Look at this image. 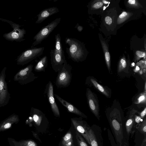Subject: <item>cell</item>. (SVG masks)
I'll return each instance as SVG.
<instances>
[{
    "label": "cell",
    "instance_id": "cell-1",
    "mask_svg": "<svg viewBox=\"0 0 146 146\" xmlns=\"http://www.w3.org/2000/svg\"><path fill=\"white\" fill-rule=\"evenodd\" d=\"M54 48L51 50L50 52V61L52 67L55 72H59L63 68L66 60L61 42L59 34L55 36Z\"/></svg>",
    "mask_w": 146,
    "mask_h": 146
},
{
    "label": "cell",
    "instance_id": "cell-2",
    "mask_svg": "<svg viewBox=\"0 0 146 146\" xmlns=\"http://www.w3.org/2000/svg\"><path fill=\"white\" fill-rule=\"evenodd\" d=\"M65 42L68 45L66 52L70 58L77 62L83 60L86 54L83 44L76 38L69 37L66 38Z\"/></svg>",
    "mask_w": 146,
    "mask_h": 146
},
{
    "label": "cell",
    "instance_id": "cell-3",
    "mask_svg": "<svg viewBox=\"0 0 146 146\" xmlns=\"http://www.w3.org/2000/svg\"><path fill=\"white\" fill-rule=\"evenodd\" d=\"M0 20L9 23L13 29L11 31L3 35V37L5 39L11 41L17 42H21L25 40L23 38L26 34V31L24 28H20L22 25L3 18H0Z\"/></svg>",
    "mask_w": 146,
    "mask_h": 146
},
{
    "label": "cell",
    "instance_id": "cell-4",
    "mask_svg": "<svg viewBox=\"0 0 146 146\" xmlns=\"http://www.w3.org/2000/svg\"><path fill=\"white\" fill-rule=\"evenodd\" d=\"M44 47H33L27 49L17 56L16 59L17 64L24 65L42 54Z\"/></svg>",
    "mask_w": 146,
    "mask_h": 146
},
{
    "label": "cell",
    "instance_id": "cell-5",
    "mask_svg": "<svg viewBox=\"0 0 146 146\" xmlns=\"http://www.w3.org/2000/svg\"><path fill=\"white\" fill-rule=\"evenodd\" d=\"M72 66L66 60L62 70L58 72L56 77L55 84L58 88H65L70 84L72 79Z\"/></svg>",
    "mask_w": 146,
    "mask_h": 146
},
{
    "label": "cell",
    "instance_id": "cell-6",
    "mask_svg": "<svg viewBox=\"0 0 146 146\" xmlns=\"http://www.w3.org/2000/svg\"><path fill=\"white\" fill-rule=\"evenodd\" d=\"M33 65L30 64L20 69L14 76L13 80L22 85L27 84L38 77L33 72Z\"/></svg>",
    "mask_w": 146,
    "mask_h": 146
},
{
    "label": "cell",
    "instance_id": "cell-7",
    "mask_svg": "<svg viewBox=\"0 0 146 146\" xmlns=\"http://www.w3.org/2000/svg\"><path fill=\"white\" fill-rule=\"evenodd\" d=\"M61 18H57L51 22L43 27L40 31L34 37L35 41L31 48L41 43V42L49 35L60 23Z\"/></svg>",
    "mask_w": 146,
    "mask_h": 146
},
{
    "label": "cell",
    "instance_id": "cell-8",
    "mask_svg": "<svg viewBox=\"0 0 146 146\" xmlns=\"http://www.w3.org/2000/svg\"><path fill=\"white\" fill-rule=\"evenodd\" d=\"M6 69V67H4L0 73V107L7 105L11 98L5 80Z\"/></svg>",
    "mask_w": 146,
    "mask_h": 146
},
{
    "label": "cell",
    "instance_id": "cell-9",
    "mask_svg": "<svg viewBox=\"0 0 146 146\" xmlns=\"http://www.w3.org/2000/svg\"><path fill=\"white\" fill-rule=\"evenodd\" d=\"M112 115L110 118V123L117 142L121 145L123 139L121 119L119 116Z\"/></svg>",
    "mask_w": 146,
    "mask_h": 146
},
{
    "label": "cell",
    "instance_id": "cell-10",
    "mask_svg": "<svg viewBox=\"0 0 146 146\" xmlns=\"http://www.w3.org/2000/svg\"><path fill=\"white\" fill-rule=\"evenodd\" d=\"M81 117L72 118L71 121L75 130L81 135L86 141L90 145L89 136L90 127L86 121L82 119Z\"/></svg>",
    "mask_w": 146,
    "mask_h": 146
},
{
    "label": "cell",
    "instance_id": "cell-11",
    "mask_svg": "<svg viewBox=\"0 0 146 146\" xmlns=\"http://www.w3.org/2000/svg\"><path fill=\"white\" fill-rule=\"evenodd\" d=\"M102 130L98 125H94L90 127L89 133L91 146H104Z\"/></svg>",
    "mask_w": 146,
    "mask_h": 146
},
{
    "label": "cell",
    "instance_id": "cell-12",
    "mask_svg": "<svg viewBox=\"0 0 146 146\" xmlns=\"http://www.w3.org/2000/svg\"><path fill=\"white\" fill-rule=\"evenodd\" d=\"M44 93L46 94L54 115L56 117H60V112L55 100L53 92V86L51 81H49L47 84L44 90Z\"/></svg>",
    "mask_w": 146,
    "mask_h": 146
},
{
    "label": "cell",
    "instance_id": "cell-13",
    "mask_svg": "<svg viewBox=\"0 0 146 146\" xmlns=\"http://www.w3.org/2000/svg\"><path fill=\"white\" fill-rule=\"evenodd\" d=\"M86 96L90 108L98 119H99V107L98 102L93 93L88 88L87 89Z\"/></svg>",
    "mask_w": 146,
    "mask_h": 146
},
{
    "label": "cell",
    "instance_id": "cell-14",
    "mask_svg": "<svg viewBox=\"0 0 146 146\" xmlns=\"http://www.w3.org/2000/svg\"><path fill=\"white\" fill-rule=\"evenodd\" d=\"M57 99L71 113L79 115L81 117L87 118V116L72 104L65 100L57 94H54Z\"/></svg>",
    "mask_w": 146,
    "mask_h": 146
},
{
    "label": "cell",
    "instance_id": "cell-15",
    "mask_svg": "<svg viewBox=\"0 0 146 146\" xmlns=\"http://www.w3.org/2000/svg\"><path fill=\"white\" fill-rule=\"evenodd\" d=\"M59 11V9L57 7H54L43 9L37 15L38 18L35 23L39 24L41 23L49 17L57 13Z\"/></svg>",
    "mask_w": 146,
    "mask_h": 146
},
{
    "label": "cell",
    "instance_id": "cell-16",
    "mask_svg": "<svg viewBox=\"0 0 146 146\" xmlns=\"http://www.w3.org/2000/svg\"><path fill=\"white\" fill-rule=\"evenodd\" d=\"M19 121V116L13 114L0 123V132L10 128L13 124L18 123Z\"/></svg>",
    "mask_w": 146,
    "mask_h": 146
},
{
    "label": "cell",
    "instance_id": "cell-17",
    "mask_svg": "<svg viewBox=\"0 0 146 146\" xmlns=\"http://www.w3.org/2000/svg\"><path fill=\"white\" fill-rule=\"evenodd\" d=\"M30 115L35 123L38 126L46 119L44 114L41 110L33 107L31 108Z\"/></svg>",
    "mask_w": 146,
    "mask_h": 146
},
{
    "label": "cell",
    "instance_id": "cell-18",
    "mask_svg": "<svg viewBox=\"0 0 146 146\" xmlns=\"http://www.w3.org/2000/svg\"><path fill=\"white\" fill-rule=\"evenodd\" d=\"M48 65V58L46 56L41 58L37 62L34 67V71L39 72H45Z\"/></svg>",
    "mask_w": 146,
    "mask_h": 146
},
{
    "label": "cell",
    "instance_id": "cell-19",
    "mask_svg": "<svg viewBox=\"0 0 146 146\" xmlns=\"http://www.w3.org/2000/svg\"><path fill=\"white\" fill-rule=\"evenodd\" d=\"M61 145L62 146H75L73 136L70 131H69L63 137Z\"/></svg>",
    "mask_w": 146,
    "mask_h": 146
},
{
    "label": "cell",
    "instance_id": "cell-20",
    "mask_svg": "<svg viewBox=\"0 0 146 146\" xmlns=\"http://www.w3.org/2000/svg\"><path fill=\"white\" fill-rule=\"evenodd\" d=\"M13 146H38L36 143L31 139L22 140L19 141H12Z\"/></svg>",
    "mask_w": 146,
    "mask_h": 146
},
{
    "label": "cell",
    "instance_id": "cell-21",
    "mask_svg": "<svg viewBox=\"0 0 146 146\" xmlns=\"http://www.w3.org/2000/svg\"><path fill=\"white\" fill-rule=\"evenodd\" d=\"M101 44L104 53L105 60L108 68L110 71V57L108 46L105 42L101 40Z\"/></svg>",
    "mask_w": 146,
    "mask_h": 146
},
{
    "label": "cell",
    "instance_id": "cell-22",
    "mask_svg": "<svg viewBox=\"0 0 146 146\" xmlns=\"http://www.w3.org/2000/svg\"><path fill=\"white\" fill-rule=\"evenodd\" d=\"M132 114L129 116L125 123L126 130L127 135L131 132L135 122V117Z\"/></svg>",
    "mask_w": 146,
    "mask_h": 146
},
{
    "label": "cell",
    "instance_id": "cell-23",
    "mask_svg": "<svg viewBox=\"0 0 146 146\" xmlns=\"http://www.w3.org/2000/svg\"><path fill=\"white\" fill-rule=\"evenodd\" d=\"M90 81L95 87L107 97L109 96L108 91L98 83L94 79H90Z\"/></svg>",
    "mask_w": 146,
    "mask_h": 146
},
{
    "label": "cell",
    "instance_id": "cell-24",
    "mask_svg": "<svg viewBox=\"0 0 146 146\" xmlns=\"http://www.w3.org/2000/svg\"><path fill=\"white\" fill-rule=\"evenodd\" d=\"M75 137L78 146H88L81 135L76 130Z\"/></svg>",
    "mask_w": 146,
    "mask_h": 146
},
{
    "label": "cell",
    "instance_id": "cell-25",
    "mask_svg": "<svg viewBox=\"0 0 146 146\" xmlns=\"http://www.w3.org/2000/svg\"><path fill=\"white\" fill-rule=\"evenodd\" d=\"M131 15V13L124 11H123L118 18L117 21V23L119 24L124 22L130 17Z\"/></svg>",
    "mask_w": 146,
    "mask_h": 146
},
{
    "label": "cell",
    "instance_id": "cell-26",
    "mask_svg": "<svg viewBox=\"0 0 146 146\" xmlns=\"http://www.w3.org/2000/svg\"><path fill=\"white\" fill-rule=\"evenodd\" d=\"M127 62L125 57H123L119 62L118 67V72L119 73L123 70L126 67Z\"/></svg>",
    "mask_w": 146,
    "mask_h": 146
},
{
    "label": "cell",
    "instance_id": "cell-27",
    "mask_svg": "<svg viewBox=\"0 0 146 146\" xmlns=\"http://www.w3.org/2000/svg\"><path fill=\"white\" fill-rule=\"evenodd\" d=\"M137 130L141 133L145 135L146 134V119L140 123L139 125L137 127Z\"/></svg>",
    "mask_w": 146,
    "mask_h": 146
},
{
    "label": "cell",
    "instance_id": "cell-28",
    "mask_svg": "<svg viewBox=\"0 0 146 146\" xmlns=\"http://www.w3.org/2000/svg\"><path fill=\"white\" fill-rule=\"evenodd\" d=\"M137 103H146V92L139 95L137 100Z\"/></svg>",
    "mask_w": 146,
    "mask_h": 146
},
{
    "label": "cell",
    "instance_id": "cell-29",
    "mask_svg": "<svg viewBox=\"0 0 146 146\" xmlns=\"http://www.w3.org/2000/svg\"><path fill=\"white\" fill-rule=\"evenodd\" d=\"M135 54L137 60L145 56V52L139 50L136 51Z\"/></svg>",
    "mask_w": 146,
    "mask_h": 146
},
{
    "label": "cell",
    "instance_id": "cell-30",
    "mask_svg": "<svg viewBox=\"0 0 146 146\" xmlns=\"http://www.w3.org/2000/svg\"><path fill=\"white\" fill-rule=\"evenodd\" d=\"M103 3L100 1H99L94 3L92 6V8L94 9H97L101 7L103 5Z\"/></svg>",
    "mask_w": 146,
    "mask_h": 146
},
{
    "label": "cell",
    "instance_id": "cell-31",
    "mask_svg": "<svg viewBox=\"0 0 146 146\" xmlns=\"http://www.w3.org/2000/svg\"><path fill=\"white\" fill-rule=\"evenodd\" d=\"M127 3L131 6L136 7L139 5L137 1L135 0H129L127 1Z\"/></svg>",
    "mask_w": 146,
    "mask_h": 146
},
{
    "label": "cell",
    "instance_id": "cell-32",
    "mask_svg": "<svg viewBox=\"0 0 146 146\" xmlns=\"http://www.w3.org/2000/svg\"><path fill=\"white\" fill-rule=\"evenodd\" d=\"M105 20L106 23L107 24L110 25L112 23V20L110 17H106L105 18Z\"/></svg>",
    "mask_w": 146,
    "mask_h": 146
},
{
    "label": "cell",
    "instance_id": "cell-33",
    "mask_svg": "<svg viewBox=\"0 0 146 146\" xmlns=\"http://www.w3.org/2000/svg\"><path fill=\"white\" fill-rule=\"evenodd\" d=\"M135 121L137 123H139L141 120V118L140 116H138L136 115H135Z\"/></svg>",
    "mask_w": 146,
    "mask_h": 146
},
{
    "label": "cell",
    "instance_id": "cell-34",
    "mask_svg": "<svg viewBox=\"0 0 146 146\" xmlns=\"http://www.w3.org/2000/svg\"><path fill=\"white\" fill-rule=\"evenodd\" d=\"M146 113V108H145L144 110L140 114V117L141 118H143L145 115Z\"/></svg>",
    "mask_w": 146,
    "mask_h": 146
},
{
    "label": "cell",
    "instance_id": "cell-35",
    "mask_svg": "<svg viewBox=\"0 0 146 146\" xmlns=\"http://www.w3.org/2000/svg\"><path fill=\"white\" fill-rule=\"evenodd\" d=\"M75 28H77L78 31L81 32L82 30L83 27L79 25H78V24H77V25H76L75 26Z\"/></svg>",
    "mask_w": 146,
    "mask_h": 146
},
{
    "label": "cell",
    "instance_id": "cell-36",
    "mask_svg": "<svg viewBox=\"0 0 146 146\" xmlns=\"http://www.w3.org/2000/svg\"><path fill=\"white\" fill-rule=\"evenodd\" d=\"M33 133V135L34 137L36 138V139H38V140H39L40 143H41V141L40 139H39L38 137V136L37 134L35 132L32 131Z\"/></svg>",
    "mask_w": 146,
    "mask_h": 146
},
{
    "label": "cell",
    "instance_id": "cell-37",
    "mask_svg": "<svg viewBox=\"0 0 146 146\" xmlns=\"http://www.w3.org/2000/svg\"><path fill=\"white\" fill-rule=\"evenodd\" d=\"M139 67L138 66H136L135 69V71L136 72H138L139 70Z\"/></svg>",
    "mask_w": 146,
    "mask_h": 146
},
{
    "label": "cell",
    "instance_id": "cell-38",
    "mask_svg": "<svg viewBox=\"0 0 146 146\" xmlns=\"http://www.w3.org/2000/svg\"><path fill=\"white\" fill-rule=\"evenodd\" d=\"M102 1L103 3H105V4L108 3L109 2L106 1H105V0H103Z\"/></svg>",
    "mask_w": 146,
    "mask_h": 146
},
{
    "label": "cell",
    "instance_id": "cell-39",
    "mask_svg": "<svg viewBox=\"0 0 146 146\" xmlns=\"http://www.w3.org/2000/svg\"><path fill=\"white\" fill-rule=\"evenodd\" d=\"M143 72H145V69H143Z\"/></svg>",
    "mask_w": 146,
    "mask_h": 146
},
{
    "label": "cell",
    "instance_id": "cell-40",
    "mask_svg": "<svg viewBox=\"0 0 146 146\" xmlns=\"http://www.w3.org/2000/svg\"><path fill=\"white\" fill-rule=\"evenodd\" d=\"M145 146H146V145L145 144Z\"/></svg>",
    "mask_w": 146,
    "mask_h": 146
},
{
    "label": "cell",
    "instance_id": "cell-41",
    "mask_svg": "<svg viewBox=\"0 0 146 146\" xmlns=\"http://www.w3.org/2000/svg\"></svg>",
    "mask_w": 146,
    "mask_h": 146
}]
</instances>
